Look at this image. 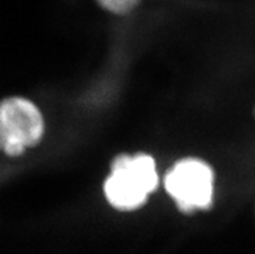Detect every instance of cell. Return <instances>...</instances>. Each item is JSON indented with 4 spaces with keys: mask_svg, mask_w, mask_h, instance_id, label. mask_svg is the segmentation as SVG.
Returning <instances> with one entry per match:
<instances>
[{
    "mask_svg": "<svg viewBox=\"0 0 255 254\" xmlns=\"http://www.w3.org/2000/svg\"><path fill=\"white\" fill-rule=\"evenodd\" d=\"M158 174L149 155H120L112 162V173L104 192L112 206L120 210L137 209L157 188Z\"/></svg>",
    "mask_w": 255,
    "mask_h": 254,
    "instance_id": "1",
    "label": "cell"
},
{
    "mask_svg": "<svg viewBox=\"0 0 255 254\" xmlns=\"http://www.w3.org/2000/svg\"><path fill=\"white\" fill-rule=\"evenodd\" d=\"M44 132L43 117L31 101L8 97L0 103V151L19 156L27 147L40 142Z\"/></svg>",
    "mask_w": 255,
    "mask_h": 254,
    "instance_id": "2",
    "label": "cell"
},
{
    "mask_svg": "<svg viewBox=\"0 0 255 254\" xmlns=\"http://www.w3.org/2000/svg\"><path fill=\"white\" fill-rule=\"evenodd\" d=\"M165 188L184 213L207 209L214 193V173L206 162L184 158L166 174Z\"/></svg>",
    "mask_w": 255,
    "mask_h": 254,
    "instance_id": "3",
    "label": "cell"
},
{
    "mask_svg": "<svg viewBox=\"0 0 255 254\" xmlns=\"http://www.w3.org/2000/svg\"><path fill=\"white\" fill-rule=\"evenodd\" d=\"M101 6L109 12H113L116 14H127L129 10L135 8L139 1H131V0H105V1H99Z\"/></svg>",
    "mask_w": 255,
    "mask_h": 254,
    "instance_id": "4",
    "label": "cell"
},
{
    "mask_svg": "<svg viewBox=\"0 0 255 254\" xmlns=\"http://www.w3.org/2000/svg\"><path fill=\"white\" fill-rule=\"evenodd\" d=\"M254 114H255V110H254Z\"/></svg>",
    "mask_w": 255,
    "mask_h": 254,
    "instance_id": "5",
    "label": "cell"
}]
</instances>
